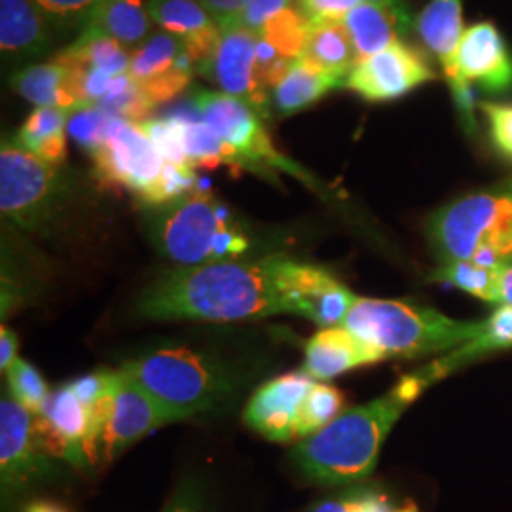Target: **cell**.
<instances>
[{"mask_svg":"<svg viewBox=\"0 0 512 512\" xmlns=\"http://www.w3.org/2000/svg\"><path fill=\"white\" fill-rule=\"evenodd\" d=\"M319 268L281 253L177 268L148 285L137 310L154 321L209 323L300 315Z\"/></svg>","mask_w":512,"mask_h":512,"instance_id":"1","label":"cell"},{"mask_svg":"<svg viewBox=\"0 0 512 512\" xmlns=\"http://www.w3.org/2000/svg\"><path fill=\"white\" fill-rule=\"evenodd\" d=\"M454 355H444L403 376L385 395L340 414L323 431L300 440L291 454L300 473L325 486L355 484L376 467L382 444L404 410L421 393L458 370Z\"/></svg>","mask_w":512,"mask_h":512,"instance_id":"2","label":"cell"},{"mask_svg":"<svg viewBox=\"0 0 512 512\" xmlns=\"http://www.w3.org/2000/svg\"><path fill=\"white\" fill-rule=\"evenodd\" d=\"M122 370L179 421L220 412L249 384L245 372L226 359L179 344L148 349L126 361Z\"/></svg>","mask_w":512,"mask_h":512,"instance_id":"3","label":"cell"},{"mask_svg":"<svg viewBox=\"0 0 512 512\" xmlns=\"http://www.w3.org/2000/svg\"><path fill=\"white\" fill-rule=\"evenodd\" d=\"M440 264L512 268V179L442 205L425 224Z\"/></svg>","mask_w":512,"mask_h":512,"instance_id":"4","label":"cell"},{"mask_svg":"<svg viewBox=\"0 0 512 512\" xmlns=\"http://www.w3.org/2000/svg\"><path fill=\"white\" fill-rule=\"evenodd\" d=\"M148 209V238L181 268L243 258L253 247L249 232L211 192L192 190Z\"/></svg>","mask_w":512,"mask_h":512,"instance_id":"5","label":"cell"},{"mask_svg":"<svg viewBox=\"0 0 512 512\" xmlns=\"http://www.w3.org/2000/svg\"><path fill=\"white\" fill-rule=\"evenodd\" d=\"M342 327L387 357H420L473 342L482 334L484 321L465 323L408 302L357 296Z\"/></svg>","mask_w":512,"mask_h":512,"instance_id":"6","label":"cell"},{"mask_svg":"<svg viewBox=\"0 0 512 512\" xmlns=\"http://www.w3.org/2000/svg\"><path fill=\"white\" fill-rule=\"evenodd\" d=\"M69 202V183L59 165L48 164L2 141L0 211L2 217L29 234H50Z\"/></svg>","mask_w":512,"mask_h":512,"instance_id":"7","label":"cell"},{"mask_svg":"<svg viewBox=\"0 0 512 512\" xmlns=\"http://www.w3.org/2000/svg\"><path fill=\"white\" fill-rule=\"evenodd\" d=\"M192 101L198 118L213 129L220 139L236 148L253 165V173L268 177L270 171L275 169L289 173L304 183H311L310 175H306L274 147L262 118L247 103L228 93L209 92L203 88H196Z\"/></svg>","mask_w":512,"mask_h":512,"instance_id":"8","label":"cell"},{"mask_svg":"<svg viewBox=\"0 0 512 512\" xmlns=\"http://www.w3.org/2000/svg\"><path fill=\"white\" fill-rule=\"evenodd\" d=\"M92 158L101 181L124 186L147 207L164 205L167 162L139 124L116 118L105 145Z\"/></svg>","mask_w":512,"mask_h":512,"instance_id":"9","label":"cell"},{"mask_svg":"<svg viewBox=\"0 0 512 512\" xmlns=\"http://www.w3.org/2000/svg\"><path fill=\"white\" fill-rule=\"evenodd\" d=\"M40 442L37 416L10 395L0 401V478L4 494L23 490L31 482L57 473Z\"/></svg>","mask_w":512,"mask_h":512,"instance_id":"10","label":"cell"},{"mask_svg":"<svg viewBox=\"0 0 512 512\" xmlns=\"http://www.w3.org/2000/svg\"><path fill=\"white\" fill-rule=\"evenodd\" d=\"M435 78L437 74L427 59L401 40L361 59L349 73L346 88L368 103H387L401 99Z\"/></svg>","mask_w":512,"mask_h":512,"instance_id":"11","label":"cell"},{"mask_svg":"<svg viewBox=\"0 0 512 512\" xmlns=\"http://www.w3.org/2000/svg\"><path fill=\"white\" fill-rule=\"evenodd\" d=\"M416 31L429 54L439 61L463 126L475 131V99L471 86L461 80L458 71L459 42L465 31L463 0H429L416 21Z\"/></svg>","mask_w":512,"mask_h":512,"instance_id":"12","label":"cell"},{"mask_svg":"<svg viewBox=\"0 0 512 512\" xmlns=\"http://www.w3.org/2000/svg\"><path fill=\"white\" fill-rule=\"evenodd\" d=\"M173 421H179L175 414L120 368L116 370L109 420L99 439V458L114 459L150 431Z\"/></svg>","mask_w":512,"mask_h":512,"instance_id":"13","label":"cell"},{"mask_svg":"<svg viewBox=\"0 0 512 512\" xmlns=\"http://www.w3.org/2000/svg\"><path fill=\"white\" fill-rule=\"evenodd\" d=\"M220 42L209 76L220 92L238 97L260 118L268 116V88L264 86L258 69V40L260 37L239 25L219 27Z\"/></svg>","mask_w":512,"mask_h":512,"instance_id":"14","label":"cell"},{"mask_svg":"<svg viewBox=\"0 0 512 512\" xmlns=\"http://www.w3.org/2000/svg\"><path fill=\"white\" fill-rule=\"evenodd\" d=\"M196 73L183 42L158 31L131 54L129 76L152 107L175 99L190 86Z\"/></svg>","mask_w":512,"mask_h":512,"instance_id":"15","label":"cell"},{"mask_svg":"<svg viewBox=\"0 0 512 512\" xmlns=\"http://www.w3.org/2000/svg\"><path fill=\"white\" fill-rule=\"evenodd\" d=\"M37 431L50 456L65 459L76 467H84L95 459L90 412L67 385L50 393L42 414L37 416Z\"/></svg>","mask_w":512,"mask_h":512,"instance_id":"16","label":"cell"},{"mask_svg":"<svg viewBox=\"0 0 512 512\" xmlns=\"http://www.w3.org/2000/svg\"><path fill=\"white\" fill-rule=\"evenodd\" d=\"M315 380L304 372H289L260 385L243 410L245 423L272 442L296 440V420Z\"/></svg>","mask_w":512,"mask_h":512,"instance_id":"17","label":"cell"},{"mask_svg":"<svg viewBox=\"0 0 512 512\" xmlns=\"http://www.w3.org/2000/svg\"><path fill=\"white\" fill-rule=\"evenodd\" d=\"M458 71L471 88L505 93L512 88V55L505 38L490 21H480L463 31L459 42Z\"/></svg>","mask_w":512,"mask_h":512,"instance_id":"18","label":"cell"},{"mask_svg":"<svg viewBox=\"0 0 512 512\" xmlns=\"http://www.w3.org/2000/svg\"><path fill=\"white\" fill-rule=\"evenodd\" d=\"M148 12L160 31L183 42L196 73L205 76L219 48L220 29L196 0H148Z\"/></svg>","mask_w":512,"mask_h":512,"instance_id":"19","label":"cell"},{"mask_svg":"<svg viewBox=\"0 0 512 512\" xmlns=\"http://www.w3.org/2000/svg\"><path fill=\"white\" fill-rule=\"evenodd\" d=\"M385 359L389 357L382 349L361 340L346 327L336 325L317 330L306 342L302 372L315 382H329L348 370Z\"/></svg>","mask_w":512,"mask_h":512,"instance_id":"20","label":"cell"},{"mask_svg":"<svg viewBox=\"0 0 512 512\" xmlns=\"http://www.w3.org/2000/svg\"><path fill=\"white\" fill-rule=\"evenodd\" d=\"M55 27L33 0H0V50L12 65L31 61L50 52Z\"/></svg>","mask_w":512,"mask_h":512,"instance_id":"21","label":"cell"},{"mask_svg":"<svg viewBox=\"0 0 512 512\" xmlns=\"http://www.w3.org/2000/svg\"><path fill=\"white\" fill-rule=\"evenodd\" d=\"M359 61L401 42L410 31L403 0H363L344 18Z\"/></svg>","mask_w":512,"mask_h":512,"instance_id":"22","label":"cell"},{"mask_svg":"<svg viewBox=\"0 0 512 512\" xmlns=\"http://www.w3.org/2000/svg\"><path fill=\"white\" fill-rule=\"evenodd\" d=\"M12 88L19 97L35 105V109L61 107L74 110L88 105L80 73L73 67L59 63L57 59L50 63H33L21 67L12 76Z\"/></svg>","mask_w":512,"mask_h":512,"instance_id":"23","label":"cell"},{"mask_svg":"<svg viewBox=\"0 0 512 512\" xmlns=\"http://www.w3.org/2000/svg\"><path fill=\"white\" fill-rule=\"evenodd\" d=\"M346 88V78L329 73L306 57L291 61L287 74L274 88V107L279 116L287 118L310 109L325 95Z\"/></svg>","mask_w":512,"mask_h":512,"instance_id":"24","label":"cell"},{"mask_svg":"<svg viewBox=\"0 0 512 512\" xmlns=\"http://www.w3.org/2000/svg\"><path fill=\"white\" fill-rule=\"evenodd\" d=\"M152 27L145 0H99L84 29H93L135 52L154 35Z\"/></svg>","mask_w":512,"mask_h":512,"instance_id":"25","label":"cell"},{"mask_svg":"<svg viewBox=\"0 0 512 512\" xmlns=\"http://www.w3.org/2000/svg\"><path fill=\"white\" fill-rule=\"evenodd\" d=\"M73 110L61 107H38L18 129L14 143L52 165L67 160V126Z\"/></svg>","mask_w":512,"mask_h":512,"instance_id":"26","label":"cell"},{"mask_svg":"<svg viewBox=\"0 0 512 512\" xmlns=\"http://www.w3.org/2000/svg\"><path fill=\"white\" fill-rule=\"evenodd\" d=\"M55 59L63 65L78 69L80 73L99 71L112 76L129 74L131 63V55L122 44L93 29H82L76 42L61 54L55 55Z\"/></svg>","mask_w":512,"mask_h":512,"instance_id":"27","label":"cell"},{"mask_svg":"<svg viewBox=\"0 0 512 512\" xmlns=\"http://www.w3.org/2000/svg\"><path fill=\"white\" fill-rule=\"evenodd\" d=\"M311 63L338 76H348L359 63L344 21H317L310 23L304 55Z\"/></svg>","mask_w":512,"mask_h":512,"instance_id":"28","label":"cell"},{"mask_svg":"<svg viewBox=\"0 0 512 512\" xmlns=\"http://www.w3.org/2000/svg\"><path fill=\"white\" fill-rule=\"evenodd\" d=\"M183 118V137L186 156L192 167H209L215 169L220 165H228L234 169H249L253 171V165L249 164L236 148L228 145L224 139L209 128L202 120H194L190 116Z\"/></svg>","mask_w":512,"mask_h":512,"instance_id":"29","label":"cell"},{"mask_svg":"<svg viewBox=\"0 0 512 512\" xmlns=\"http://www.w3.org/2000/svg\"><path fill=\"white\" fill-rule=\"evenodd\" d=\"M344 406V395L329 384L315 382L298 410L296 440L308 439L323 431L340 416Z\"/></svg>","mask_w":512,"mask_h":512,"instance_id":"30","label":"cell"},{"mask_svg":"<svg viewBox=\"0 0 512 512\" xmlns=\"http://www.w3.org/2000/svg\"><path fill=\"white\" fill-rule=\"evenodd\" d=\"M433 279L456 287L463 293L473 294L484 302L499 304V270L473 262H450L440 264L439 270L433 272Z\"/></svg>","mask_w":512,"mask_h":512,"instance_id":"31","label":"cell"},{"mask_svg":"<svg viewBox=\"0 0 512 512\" xmlns=\"http://www.w3.org/2000/svg\"><path fill=\"white\" fill-rule=\"evenodd\" d=\"M308 29L310 21L304 18L300 8L294 4L291 8L275 14L274 18L264 25L260 38L272 44L283 57L296 59L304 55Z\"/></svg>","mask_w":512,"mask_h":512,"instance_id":"32","label":"cell"},{"mask_svg":"<svg viewBox=\"0 0 512 512\" xmlns=\"http://www.w3.org/2000/svg\"><path fill=\"white\" fill-rule=\"evenodd\" d=\"M116 118L118 116L110 114L109 110L101 109L99 105H82L71 112L67 133L78 147L84 148L93 156L105 145L110 126Z\"/></svg>","mask_w":512,"mask_h":512,"instance_id":"33","label":"cell"},{"mask_svg":"<svg viewBox=\"0 0 512 512\" xmlns=\"http://www.w3.org/2000/svg\"><path fill=\"white\" fill-rule=\"evenodd\" d=\"M10 395L33 416H40L44 404L50 397V387L35 366L25 359H19L8 370Z\"/></svg>","mask_w":512,"mask_h":512,"instance_id":"34","label":"cell"},{"mask_svg":"<svg viewBox=\"0 0 512 512\" xmlns=\"http://www.w3.org/2000/svg\"><path fill=\"white\" fill-rule=\"evenodd\" d=\"M505 348H512V306L501 304L490 319L484 321L482 334L473 342L461 346L459 353L465 363H471L484 353Z\"/></svg>","mask_w":512,"mask_h":512,"instance_id":"35","label":"cell"},{"mask_svg":"<svg viewBox=\"0 0 512 512\" xmlns=\"http://www.w3.org/2000/svg\"><path fill=\"white\" fill-rule=\"evenodd\" d=\"M148 135V139L156 145L158 152L162 154L167 164L192 167L186 148H184L183 118L171 116V118H152L139 124Z\"/></svg>","mask_w":512,"mask_h":512,"instance_id":"36","label":"cell"},{"mask_svg":"<svg viewBox=\"0 0 512 512\" xmlns=\"http://www.w3.org/2000/svg\"><path fill=\"white\" fill-rule=\"evenodd\" d=\"M391 499L374 486H357L317 503L310 512H393Z\"/></svg>","mask_w":512,"mask_h":512,"instance_id":"37","label":"cell"},{"mask_svg":"<svg viewBox=\"0 0 512 512\" xmlns=\"http://www.w3.org/2000/svg\"><path fill=\"white\" fill-rule=\"evenodd\" d=\"M55 29L86 27L99 0H33Z\"/></svg>","mask_w":512,"mask_h":512,"instance_id":"38","label":"cell"},{"mask_svg":"<svg viewBox=\"0 0 512 512\" xmlns=\"http://www.w3.org/2000/svg\"><path fill=\"white\" fill-rule=\"evenodd\" d=\"M162 512H211L209 488L202 476H184L167 499Z\"/></svg>","mask_w":512,"mask_h":512,"instance_id":"39","label":"cell"},{"mask_svg":"<svg viewBox=\"0 0 512 512\" xmlns=\"http://www.w3.org/2000/svg\"><path fill=\"white\" fill-rule=\"evenodd\" d=\"M291 6H294V0H249L238 18L234 19L230 25H239L251 31L256 37H260L264 25L274 18L275 14Z\"/></svg>","mask_w":512,"mask_h":512,"instance_id":"40","label":"cell"},{"mask_svg":"<svg viewBox=\"0 0 512 512\" xmlns=\"http://www.w3.org/2000/svg\"><path fill=\"white\" fill-rule=\"evenodd\" d=\"M480 109L484 112L490 137L495 147L505 156L512 158V105H495V103H482Z\"/></svg>","mask_w":512,"mask_h":512,"instance_id":"41","label":"cell"},{"mask_svg":"<svg viewBox=\"0 0 512 512\" xmlns=\"http://www.w3.org/2000/svg\"><path fill=\"white\" fill-rule=\"evenodd\" d=\"M116 380V372L110 370H101L93 372L88 376H82L74 382H69L67 387L71 389L74 397L84 404L86 408H92L93 404L99 403L103 397H107Z\"/></svg>","mask_w":512,"mask_h":512,"instance_id":"42","label":"cell"},{"mask_svg":"<svg viewBox=\"0 0 512 512\" xmlns=\"http://www.w3.org/2000/svg\"><path fill=\"white\" fill-rule=\"evenodd\" d=\"M304 18L317 21H344L349 12L363 0H294Z\"/></svg>","mask_w":512,"mask_h":512,"instance_id":"43","label":"cell"},{"mask_svg":"<svg viewBox=\"0 0 512 512\" xmlns=\"http://www.w3.org/2000/svg\"><path fill=\"white\" fill-rule=\"evenodd\" d=\"M196 2L202 4L205 12L215 19L219 27H224L238 18L249 0H196Z\"/></svg>","mask_w":512,"mask_h":512,"instance_id":"44","label":"cell"},{"mask_svg":"<svg viewBox=\"0 0 512 512\" xmlns=\"http://www.w3.org/2000/svg\"><path fill=\"white\" fill-rule=\"evenodd\" d=\"M19 340L18 334L6 325L0 329V368L2 372H8L10 366L18 361Z\"/></svg>","mask_w":512,"mask_h":512,"instance_id":"45","label":"cell"},{"mask_svg":"<svg viewBox=\"0 0 512 512\" xmlns=\"http://www.w3.org/2000/svg\"><path fill=\"white\" fill-rule=\"evenodd\" d=\"M499 304L512 306V268L499 270Z\"/></svg>","mask_w":512,"mask_h":512,"instance_id":"46","label":"cell"},{"mask_svg":"<svg viewBox=\"0 0 512 512\" xmlns=\"http://www.w3.org/2000/svg\"><path fill=\"white\" fill-rule=\"evenodd\" d=\"M23 512H69L55 503H46V501H37V503H31L27 505Z\"/></svg>","mask_w":512,"mask_h":512,"instance_id":"47","label":"cell"}]
</instances>
